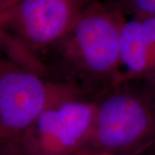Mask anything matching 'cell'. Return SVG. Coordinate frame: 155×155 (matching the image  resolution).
Returning <instances> with one entry per match:
<instances>
[{
	"label": "cell",
	"instance_id": "6da1fadb",
	"mask_svg": "<svg viewBox=\"0 0 155 155\" xmlns=\"http://www.w3.org/2000/svg\"><path fill=\"white\" fill-rule=\"evenodd\" d=\"M126 20L122 11L108 1L95 0L54 48L67 80L81 86L90 97L96 99L120 84L121 38Z\"/></svg>",
	"mask_w": 155,
	"mask_h": 155
},
{
	"label": "cell",
	"instance_id": "52a82bcc",
	"mask_svg": "<svg viewBox=\"0 0 155 155\" xmlns=\"http://www.w3.org/2000/svg\"><path fill=\"white\" fill-rule=\"evenodd\" d=\"M133 17H155V0H106Z\"/></svg>",
	"mask_w": 155,
	"mask_h": 155
},
{
	"label": "cell",
	"instance_id": "ba28073f",
	"mask_svg": "<svg viewBox=\"0 0 155 155\" xmlns=\"http://www.w3.org/2000/svg\"><path fill=\"white\" fill-rule=\"evenodd\" d=\"M142 80L144 84L141 90L155 109V71Z\"/></svg>",
	"mask_w": 155,
	"mask_h": 155
},
{
	"label": "cell",
	"instance_id": "30bf717a",
	"mask_svg": "<svg viewBox=\"0 0 155 155\" xmlns=\"http://www.w3.org/2000/svg\"><path fill=\"white\" fill-rule=\"evenodd\" d=\"M78 155H107L104 153H93V152H89V151H83Z\"/></svg>",
	"mask_w": 155,
	"mask_h": 155
},
{
	"label": "cell",
	"instance_id": "5b68a950",
	"mask_svg": "<svg viewBox=\"0 0 155 155\" xmlns=\"http://www.w3.org/2000/svg\"><path fill=\"white\" fill-rule=\"evenodd\" d=\"M95 0H19L0 13V27L34 54L54 48Z\"/></svg>",
	"mask_w": 155,
	"mask_h": 155
},
{
	"label": "cell",
	"instance_id": "3957f363",
	"mask_svg": "<svg viewBox=\"0 0 155 155\" xmlns=\"http://www.w3.org/2000/svg\"><path fill=\"white\" fill-rule=\"evenodd\" d=\"M76 98L90 97L76 83L48 79L0 49V141L21 133L48 109Z\"/></svg>",
	"mask_w": 155,
	"mask_h": 155
},
{
	"label": "cell",
	"instance_id": "8992f818",
	"mask_svg": "<svg viewBox=\"0 0 155 155\" xmlns=\"http://www.w3.org/2000/svg\"><path fill=\"white\" fill-rule=\"evenodd\" d=\"M120 84L144 79L155 71V17H133L122 30Z\"/></svg>",
	"mask_w": 155,
	"mask_h": 155
},
{
	"label": "cell",
	"instance_id": "277c9868",
	"mask_svg": "<svg viewBox=\"0 0 155 155\" xmlns=\"http://www.w3.org/2000/svg\"><path fill=\"white\" fill-rule=\"evenodd\" d=\"M95 110L91 98L61 102L21 133L0 141V155H78L90 138Z\"/></svg>",
	"mask_w": 155,
	"mask_h": 155
},
{
	"label": "cell",
	"instance_id": "7a4b0ae2",
	"mask_svg": "<svg viewBox=\"0 0 155 155\" xmlns=\"http://www.w3.org/2000/svg\"><path fill=\"white\" fill-rule=\"evenodd\" d=\"M91 135L84 151L138 155L155 142V109L141 89L128 83L96 98Z\"/></svg>",
	"mask_w": 155,
	"mask_h": 155
},
{
	"label": "cell",
	"instance_id": "9c48e42d",
	"mask_svg": "<svg viewBox=\"0 0 155 155\" xmlns=\"http://www.w3.org/2000/svg\"><path fill=\"white\" fill-rule=\"evenodd\" d=\"M19 0H0V13L16 4Z\"/></svg>",
	"mask_w": 155,
	"mask_h": 155
}]
</instances>
